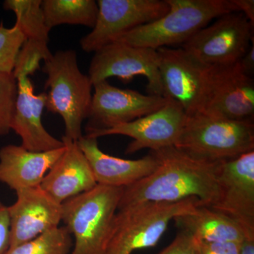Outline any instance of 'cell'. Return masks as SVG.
<instances>
[{
    "mask_svg": "<svg viewBox=\"0 0 254 254\" xmlns=\"http://www.w3.org/2000/svg\"><path fill=\"white\" fill-rule=\"evenodd\" d=\"M158 168L148 176L125 187L118 210L143 203H175L196 198L203 206L218 203L220 164L193 158L176 147L150 151Z\"/></svg>",
    "mask_w": 254,
    "mask_h": 254,
    "instance_id": "6da1fadb",
    "label": "cell"
},
{
    "mask_svg": "<svg viewBox=\"0 0 254 254\" xmlns=\"http://www.w3.org/2000/svg\"><path fill=\"white\" fill-rule=\"evenodd\" d=\"M167 14L123 35L118 42L158 50L184 44L210 21L238 12L233 0H166Z\"/></svg>",
    "mask_w": 254,
    "mask_h": 254,
    "instance_id": "7a4b0ae2",
    "label": "cell"
},
{
    "mask_svg": "<svg viewBox=\"0 0 254 254\" xmlns=\"http://www.w3.org/2000/svg\"><path fill=\"white\" fill-rule=\"evenodd\" d=\"M47 76L46 108L58 114L64 124V137L78 141L83 136L82 124L91 108L93 83L78 68L77 55L72 50H60L44 62Z\"/></svg>",
    "mask_w": 254,
    "mask_h": 254,
    "instance_id": "3957f363",
    "label": "cell"
},
{
    "mask_svg": "<svg viewBox=\"0 0 254 254\" xmlns=\"http://www.w3.org/2000/svg\"><path fill=\"white\" fill-rule=\"evenodd\" d=\"M123 189L97 185L64 202L62 222L73 238L69 254H105Z\"/></svg>",
    "mask_w": 254,
    "mask_h": 254,
    "instance_id": "277c9868",
    "label": "cell"
},
{
    "mask_svg": "<svg viewBox=\"0 0 254 254\" xmlns=\"http://www.w3.org/2000/svg\"><path fill=\"white\" fill-rule=\"evenodd\" d=\"M175 147L204 161L231 160L254 150V123L201 112L187 116Z\"/></svg>",
    "mask_w": 254,
    "mask_h": 254,
    "instance_id": "5b68a950",
    "label": "cell"
},
{
    "mask_svg": "<svg viewBox=\"0 0 254 254\" xmlns=\"http://www.w3.org/2000/svg\"><path fill=\"white\" fill-rule=\"evenodd\" d=\"M203 206L196 198L175 203H143L118 210L114 218L105 254H132L155 247L178 215Z\"/></svg>",
    "mask_w": 254,
    "mask_h": 254,
    "instance_id": "8992f818",
    "label": "cell"
},
{
    "mask_svg": "<svg viewBox=\"0 0 254 254\" xmlns=\"http://www.w3.org/2000/svg\"><path fill=\"white\" fill-rule=\"evenodd\" d=\"M254 25L240 12L216 18L193 35L182 48L207 66L236 63L254 41Z\"/></svg>",
    "mask_w": 254,
    "mask_h": 254,
    "instance_id": "52a82bcc",
    "label": "cell"
},
{
    "mask_svg": "<svg viewBox=\"0 0 254 254\" xmlns=\"http://www.w3.org/2000/svg\"><path fill=\"white\" fill-rule=\"evenodd\" d=\"M98 14L91 33L80 41L82 50L95 53L136 28L167 14L166 0H98Z\"/></svg>",
    "mask_w": 254,
    "mask_h": 254,
    "instance_id": "ba28073f",
    "label": "cell"
},
{
    "mask_svg": "<svg viewBox=\"0 0 254 254\" xmlns=\"http://www.w3.org/2000/svg\"><path fill=\"white\" fill-rule=\"evenodd\" d=\"M88 75L93 85L117 77L125 83L146 78L148 94L163 97L158 51L115 41L95 52Z\"/></svg>",
    "mask_w": 254,
    "mask_h": 254,
    "instance_id": "9c48e42d",
    "label": "cell"
},
{
    "mask_svg": "<svg viewBox=\"0 0 254 254\" xmlns=\"http://www.w3.org/2000/svg\"><path fill=\"white\" fill-rule=\"evenodd\" d=\"M164 98L181 105L187 116L203 112L209 66L183 48L157 50Z\"/></svg>",
    "mask_w": 254,
    "mask_h": 254,
    "instance_id": "30bf717a",
    "label": "cell"
},
{
    "mask_svg": "<svg viewBox=\"0 0 254 254\" xmlns=\"http://www.w3.org/2000/svg\"><path fill=\"white\" fill-rule=\"evenodd\" d=\"M187 118L180 103L170 98L160 109L130 123L108 129L98 130L85 136L98 139L102 136L123 135L132 138L125 153L133 154L144 148L155 151L176 145Z\"/></svg>",
    "mask_w": 254,
    "mask_h": 254,
    "instance_id": "8fae6325",
    "label": "cell"
},
{
    "mask_svg": "<svg viewBox=\"0 0 254 254\" xmlns=\"http://www.w3.org/2000/svg\"><path fill=\"white\" fill-rule=\"evenodd\" d=\"M203 113L238 121L254 122V80L238 62L209 66Z\"/></svg>",
    "mask_w": 254,
    "mask_h": 254,
    "instance_id": "7c38bea8",
    "label": "cell"
},
{
    "mask_svg": "<svg viewBox=\"0 0 254 254\" xmlns=\"http://www.w3.org/2000/svg\"><path fill=\"white\" fill-rule=\"evenodd\" d=\"M93 88L86 133L130 123L156 111L168 101L164 97L114 86L108 81L95 83Z\"/></svg>",
    "mask_w": 254,
    "mask_h": 254,
    "instance_id": "4fadbf2b",
    "label": "cell"
},
{
    "mask_svg": "<svg viewBox=\"0 0 254 254\" xmlns=\"http://www.w3.org/2000/svg\"><path fill=\"white\" fill-rule=\"evenodd\" d=\"M218 180L220 198L210 208L238 222L247 237H254V150L221 162Z\"/></svg>",
    "mask_w": 254,
    "mask_h": 254,
    "instance_id": "5bb4252c",
    "label": "cell"
},
{
    "mask_svg": "<svg viewBox=\"0 0 254 254\" xmlns=\"http://www.w3.org/2000/svg\"><path fill=\"white\" fill-rule=\"evenodd\" d=\"M16 193V201L8 206L9 248L60 227L63 217V204L41 187L24 189Z\"/></svg>",
    "mask_w": 254,
    "mask_h": 254,
    "instance_id": "9a60e30c",
    "label": "cell"
},
{
    "mask_svg": "<svg viewBox=\"0 0 254 254\" xmlns=\"http://www.w3.org/2000/svg\"><path fill=\"white\" fill-rule=\"evenodd\" d=\"M17 95L11 123L13 130L21 138V145L29 151L47 152L63 148V141L47 131L42 122L46 108V92L36 94L31 78H16Z\"/></svg>",
    "mask_w": 254,
    "mask_h": 254,
    "instance_id": "2e32d148",
    "label": "cell"
},
{
    "mask_svg": "<svg viewBox=\"0 0 254 254\" xmlns=\"http://www.w3.org/2000/svg\"><path fill=\"white\" fill-rule=\"evenodd\" d=\"M65 149L43 178L40 187L58 203H63L93 190L96 181L78 142L63 136Z\"/></svg>",
    "mask_w": 254,
    "mask_h": 254,
    "instance_id": "e0dca14e",
    "label": "cell"
},
{
    "mask_svg": "<svg viewBox=\"0 0 254 254\" xmlns=\"http://www.w3.org/2000/svg\"><path fill=\"white\" fill-rule=\"evenodd\" d=\"M77 142L98 185L125 188L148 176L158 168V160L150 152L143 158L128 160L104 153L97 138L83 136Z\"/></svg>",
    "mask_w": 254,
    "mask_h": 254,
    "instance_id": "ac0fdd59",
    "label": "cell"
},
{
    "mask_svg": "<svg viewBox=\"0 0 254 254\" xmlns=\"http://www.w3.org/2000/svg\"><path fill=\"white\" fill-rule=\"evenodd\" d=\"M64 149V145L50 151L33 152L21 145H5L0 149V182L16 192L40 186Z\"/></svg>",
    "mask_w": 254,
    "mask_h": 254,
    "instance_id": "d6986e66",
    "label": "cell"
},
{
    "mask_svg": "<svg viewBox=\"0 0 254 254\" xmlns=\"http://www.w3.org/2000/svg\"><path fill=\"white\" fill-rule=\"evenodd\" d=\"M173 220L181 230L190 232L198 242L242 243L247 237L238 222L206 206L196 207L175 217Z\"/></svg>",
    "mask_w": 254,
    "mask_h": 254,
    "instance_id": "ffe728a7",
    "label": "cell"
},
{
    "mask_svg": "<svg viewBox=\"0 0 254 254\" xmlns=\"http://www.w3.org/2000/svg\"><path fill=\"white\" fill-rule=\"evenodd\" d=\"M42 8L50 31L63 24L93 28L98 14V3L94 0H44Z\"/></svg>",
    "mask_w": 254,
    "mask_h": 254,
    "instance_id": "44dd1931",
    "label": "cell"
},
{
    "mask_svg": "<svg viewBox=\"0 0 254 254\" xmlns=\"http://www.w3.org/2000/svg\"><path fill=\"white\" fill-rule=\"evenodd\" d=\"M3 6L16 15L15 25L26 40L48 44L50 30L45 22L41 0H6Z\"/></svg>",
    "mask_w": 254,
    "mask_h": 254,
    "instance_id": "7402d4cb",
    "label": "cell"
},
{
    "mask_svg": "<svg viewBox=\"0 0 254 254\" xmlns=\"http://www.w3.org/2000/svg\"><path fill=\"white\" fill-rule=\"evenodd\" d=\"M73 238L65 227H58L21 245L4 254H69Z\"/></svg>",
    "mask_w": 254,
    "mask_h": 254,
    "instance_id": "603a6c76",
    "label": "cell"
},
{
    "mask_svg": "<svg viewBox=\"0 0 254 254\" xmlns=\"http://www.w3.org/2000/svg\"><path fill=\"white\" fill-rule=\"evenodd\" d=\"M48 43L26 40L16 58L13 76H30L41 68L42 60L46 61L52 56Z\"/></svg>",
    "mask_w": 254,
    "mask_h": 254,
    "instance_id": "cb8c5ba5",
    "label": "cell"
},
{
    "mask_svg": "<svg viewBox=\"0 0 254 254\" xmlns=\"http://www.w3.org/2000/svg\"><path fill=\"white\" fill-rule=\"evenodd\" d=\"M26 37L17 26L5 28L0 23V72L11 73Z\"/></svg>",
    "mask_w": 254,
    "mask_h": 254,
    "instance_id": "d4e9b609",
    "label": "cell"
},
{
    "mask_svg": "<svg viewBox=\"0 0 254 254\" xmlns=\"http://www.w3.org/2000/svg\"><path fill=\"white\" fill-rule=\"evenodd\" d=\"M17 95V82L13 73L0 72V136L11 131Z\"/></svg>",
    "mask_w": 254,
    "mask_h": 254,
    "instance_id": "484cf974",
    "label": "cell"
},
{
    "mask_svg": "<svg viewBox=\"0 0 254 254\" xmlns=\"http://www.w3.org/2000/svg\"><path fill=\"white\" fill-rule=\"evenodd\" d=\"M158 254H198V242L190 232L181 230L171 244Z\"/></svg>",
    "mask_w": 254,
    "mask_h": 254,
    "instance_id": "4316f807",
    "label": "cell"
},
{
    "mask_svg": "<svg viewBox=\"0 0 254 254\" xmlns=\"http://www.w3.org/2000/svg\"><path fill=\"white\" fill-rule=\"evenodd\" d=\"M197 242L198 254H239L240 252L241 243L238 242Z\"/></svg>",
    "mask_w": 254,
    "mask_h": 254,
    "instance_id": "83f0119b",
    "label": "cell"
},
{
    "mask_svg": "<svg viewBox=\"0 0 254 254\" xmlns=\"http://www.w3.org/2000/svg\"><path fill=\"white\" fill-rule=\"evenodd\" d=\"M10 245V221L8 206L0 202V254H4Z\"/></svg>",
    "mask_w": 254,
    "mask_h": 254,
    "instance_id": "f1b7e54d",
    "label": "cell"
},
{
    "mask_svg": "<svg viewBox=\"0 0 254 254\" xmlns=\"http://www.w3.org/2000/svg\"><path fill=\"white\" fill-rule=\"evenodd\" d=\"M241 68L242 71L249 75V76H254V41L252 42V45L247 50L246 54L241 58L238 61Z\"/></svg>",
    "mask_w": 254,
    "mask_h": 254,
    "instance_id": "f546056e",
    "label": "cell"
},
{
    "mask_svg": "<svg viewBox=\"0 0 254 254\" xmlns=\"http://www.w3.org/2000/svg\"><path fill=\"white\" fill-rule=\"evenodd\" d=\"M238 12L242 13L254 25V0H233Z\"/></svg>",
    "mask_w": 254,
    "mask_h": 254,
    "instance_id": "4dcf8cb0",
    "label": "cell"
},
{
    "mask_svg": "<svg viewBox=\"0 0 254 254\" xmlns=\"http://www.w3.org/2000/svg\"><path fill=\"white\" fill-rule=\"evenodd\" d=\"M239 254H254V237H245L241 243Z\"/></svg>",
    "mask_w": 254,
    "mask_h": 254,
    "instance_id": "1f68e13d",
    "label": "cell"
}]
</instances>
